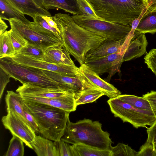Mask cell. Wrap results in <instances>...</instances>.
Wrapping results in <instances>:
<instances>
[{"instance_id": "obj_1", "label": "cell", "mask_w": 156, "mask_h": 156, "mask_svg": "<svg viewBox=\"0 0 156 156\" xmlns=\"http://www.w3.org/2000/svg\"><path fill=\"white\" fill-rule=\"evenodd\" d=\"M53 18L60 32L63 46L80 65L88 52L107 39L79 26L69 14L59 13Z\"/></svg>"}, {"instance_id": "obj_2", "label": "cell", "mask_w": 156, "mask_h": 156, "mask_svg": "<svg viewBox=\"0 0 156 156\" xmlns=\"http://www.w3.org/2000/svg\"><path fill=\"white\" fill-rule=\"evenodd\" d=\"M105 21L132 26L147 9L143 0H87Z\"/></svg>"}, {"instance_id": "obj_3", "label": "cell", "mask_w": 156, "mask_h": 156, "mask_svg": "<svg viewBox=\"0 0 156 156\" xmlns=\"http://www.w3.org/2000/svg\"><path fill=\"white\" fill-rule=\"evenodd\" d=\"M102 127L98 121L84 119L74 123L69 119L61 140L72 144H82L111 151L113 142L109 133L103 130Z\"/></svg>"}, {"instance_id": "obj_4", "label": "cell", "mask_w": 156, "mask_h": 156, "mask_svg": "<svg viewBox=\"0 0 156 156\" xmlns=\"http://www.w3.org/2000/svg\"><path fill=\"white\" fill-rule=\"evenodd\" d=\"M23 100L42 136L53 141L60 140L70 112L47 104Z\"/></svg>"}, {"instance_id": "obj_5", "label": "cell", "mask_w": 156, "mask_h": 156, "mask_svg": "<svg viewBox=\"0 0 156 156\" xmlns=\"http://www.w3.org/2000/svg\"><path fill=\"white\" fill-rule=\"evenodd\" d=\"M8 21L11 29L22 37L28 44L41 48L44 51L51 47L63 45L61 38L34 22L24 23L14 18Z\"/></svg>"}, {"instance_id": "obj_6", "label": "cell", "mask_w": 156, "mask_h": 156, "mask_svg": "<svg viewBox=\"0 0 156 156\" xmlns=\"http://www.w3.org/2000/svg\"><path fill=\"white\" fill-rule=\"evenodd\" d=\"M0 68L15 80L22 84L29 83L48 87H59L58 83L43 70L19 64L10 57L0 58Z\"/></svg>"}, {"instance_id": "obj_7", "label": "cell", "mask_w": 156, "mask_h": 156, "mask_svg": "<svg viewBox=\"0 0 156 156\" xmlns=\"http://www.w3.org/2000/svg\"><path fill=\"white\" fill-rule=\"evenodd\" d=\"M74 21L82 27L107 39L116 41L126 39L132 26L96 20L81 15H73Z\"/></svg>"}, {"instance_id": "obj_8", "label": "cell", "mask_w": 156, "mask_h": 156, "mask_svg": "<svg viewBox=\"0 0 156 156\" xmlns=\"http://www.w3.org/2000/svg\"><path fill=\"white\" fill-rule=\"evenodd\" d=\"M107 102L115 117L120 118L123 122L130 123L136 128H147L156 120L152 111L135 108L117 97L109 98Z\"/></svg>"}, {"instance_id": "obj_9", "label": "cell", "mask_w": 156, "mask_h": 156, "mask_svg": "<svg viewBox=\"0 0 156 156\" xmlns=\"http://www.w3.org/2000/svg\"><path fill=\"white\" fill-rule=\"evenodd\" d=\"M2 119V122L6 129L12 135L22 140L25 145L31 148L30 143L34 139L35 133L27 122L14 111L10 110Z\"/></svg>"}, {"instance_id": "obj_10", "label": "cell", "mask_w": 156, "mask_h": 156, "mask_svg": "<svg viewBox=\"0 0 156 156\" xmlns=\"http://www.w3.org/2000/svg\"><path fill=\"white\" fill-rule=\"evenodd\" d=\"M10 57L17 63L28 67L57 72L70 76H75L80 74L79 68L75 65L52 64L17 53Z\"/></svg>"}, {"instance_id": "obj_11", "label": "cell", "mask_w": 156, "mask_h": 156, "mask_svg": "<svg viewBox=\"0 0 156 156\" xmlns=\"http://www.w3.org/2000/svg\"><path fill=\"white\" fill-rule=\"evenodd\" d=\"M124 52L85 60L83 63L99 76L109 73L107 79L108 81L112 76L120 71Z\"/></svg>"}, {"instance_id": "obj_12", "label": "cell", "mask_w": 156, "mask_h": 156, "mask_svg": "<svg viewBox=\"0 0 156 156\" xmlns=\"http://www.w3.org/2000/svg\"><path fill=\"white\" fill-rule=\"evenodd\" d=\"M22 96H32L47 98H58L75 94L73 90L59 87H48L25 83L19 86L16 90Z\"/></svg>"}, {"instance_id": "obj_13", "label": "cell", "mask_w": 156, "mask_h": 156, "mask_svg": "<svg viewBox=\"0 0 156 156\" xmlns=\"http://www.w3.org/2000/svg\"><path fill=\"white\" fill-rule=\"evenodd\" d=\"M80 73L93 87L102 91L109 98L117 97L121 92L113 85L101 78L99 76L87 66L82 64L79 67Z\"/></svg>"}, {"instance_id": "obj_14", "label": "cell", "mask_w": 156, "mask_h": 156, "mask_svg": "<svg viewBox=\"0 0 156 156\" xmlns=\"http://www.w3.org/2000/svg\"><path fill=\"white\" fill-rule=\"evenodd\" d=\"M43 70L46 74L57 82L59 87L73 90L75 92L88 88L93 87L88 83L80 73L78 75L73 76Z\"/></svg>"}, {"instance_id": "obj_15", "label": "cell", "mask_w": 156, "mask_h": 156, "mask_svg": "<svg viewBox=\"0 0 156 156\" xmlns=\"http://www.w3.org/2000/svg\"><path fill=\"white\" fill-rule=\"evenodd\" d=\"M11 6L33 18L38 15L51 16L42 4V0H4Z\"/></svg>"}, {"instance_id": "obj_16", "label": "cell", "mask_w": 156, "mask_h": 156, "mask_svg": "<svg viewBox=\"0 0 156 156\" xmlns=\"http://www.w3.org/2000/svg\"><path fill=\"white\" fill-rule=\"evenodd\" d=\"M145 34L135 30L123 53V62L139 58L147 53L146 49L148 43Z\"/></svg>"}, {"instance_id": "obj_17", "label": "cell", "mask_w": 156, "mask_h": 156, "mask_svg": "<svg viewBox=\"0 0 156 156\" xmlns=\"http://www.w3.org/2000/svg\"><path fill=\"white\" fill-rule=\"evenodd\" d=\"M75 94L56 98L32 96L22 97L26 100L47 104L71 112L75 111L77 106L76 104Z\"/></svg>"}, {"instance_id": "obj_18", "label": "cell", "mask_w": 156, "mask_h": 156, "mask_svg": "<svg viewBox=\"0 0 156 156\" xmlns=\"http://www.w3.org/2000/svg\"><path fill=\"white\" fill-rule=\"evenodd\" d=\"M126 39L116 41L106 39L97 47L88 52L86 56L85 60L121 52Z\"/></svg>"}, {"instance_id": "obj_19", "label": "cell", "mask_w": 156, "mask_h": 156, "mask_svg": "<svg viewBox=\"0 0 156 156\" xmlns=\"http://www.w3.org/2000/svg\"><path fill=\"white\" fill-rule=\"evenodd\" d=\"M30 144L38 156H59L54 142L43 136L36 135L34 140Z\"/></svg>"}, {"instance_id": "obj_20", "label": "cell", "mask_w": 156, "mask_h": 156, "mask_svg": "<svg viewBox=\"0 0 156 156\" xmlns=\"http://www.w3.org/2000/svg\"><path fill=\"white\" fill-rule=\"evenodd\" d=\"M69 54L63 46L48 49L44 53V61L56 64L75 65Z\"/></svg>"}, {"instance_id": "obj_21", "label": "cell", "mask_w": 156, "mask_h": 156, "mask_svg": "<svg viewBox=\"0 0 156 156\" xmlns=\"http://www.w3.org/2000/svg\"><path fill=\"white\" fill-rule=\"evenodd\" d=\"M42 4L47 10L60 9L73 15H81L76 0H42Z\"/></svg>"}, {"instance_id": "obj_22", "label": "cell", "mask_w": 156, "mask_h": 156, "mask_svg": "<svg viewBox=\"0 0 156 156\" xmlns=\"http://www.w3.org/2000/svg\"><path fill=\"white\" fill-rule=\"evenodd\" d=\"M135 30L143 33L153 34L156 32V10L147 9L139 20Z\"/></svg>"}, {"instance_id": "obj_23", "label": "cell", "mask_w": 156, "mask_h": 156, "mask_svg": "<svg viewBox=\"0 0 156 156\" xmlns=\"http://www.w3.org/2000/svg\"><path fill=\"white\" fill-rule=\"evenodd\" d=\"M5 102L6 111L10 110L14 111L27 122L23 108V100L19 93L15 92L12 90L7 91L5 97Z\"/></svg>"}, {"instance_id": "obj_24", "label": "cell", "mask_w": 156, "mask_h": 156, "mask_svg": "<svg viewBox=\"0 0 156 156\" xmlns=\"http://www.w3.org/2000/svg\"><path fill=\"white\" fill-rule=\"evenodd\" d=\"M105 95L102 91L94 87L88 88L75 92L76 104L78 105L96 101Z\"/></svg>"}, {"instance_id": "obj_25", "label": "cell", "mask_w": 156, "mask_h": 156, "mask_svg": "<svg viewBox=\"0 0 156 156\" xmlns=\"http://www.w3.org/2000/svg\"><path fill=\"white\" fill-rule=\"evenodd\" d=\"M74 156H111V151L100 149L85 144H73Z\"/></svg>"}, {"instance_id": "obj_26", "label": "cell", "mask_w": 156, "mask_h": 156, "mask_svg": "<svg viewBox=\"0 0 156 156\" xmlns=\"http://www.w3.org/2000/svg\"><path fill=\"white\" fill-rule=\"evenodd\" d=\"M0 18L7 20L11 18L16 19L24 23L30 22L26 18L24 14L12 7L4 0H0Z\"/></svg>"}, {"instance_id": "obj_27", "label": "cell", "mask_w": 156, "mask_h": 156, "mask_svg": "<svg viewBox=\"0 0 156 156\" xmlns=\"http://www.w3.org/2000/svg\"><path fill=\"white\" fill-rule=\"evenodd\" d=\"M133 107L142 110L152 111L148 101L143 97L130 94H121L117 97Z\"/></svg>"}, {"instance_id": "obj_28", "label": "cell", "mask_w": 156, "mask_h": 156, "mask_svg": "<svg viewBox=\"0 0 156 156\" xmlns=\"http://www.w3.org/2000/svg\"><path fill=\"white\" fill-rule=\"evenodd\" d=\"M16 53L8 31L0 35V58L11 57Z\"/></svg>"}, {"instance_id": "obj_29", "label": "cell", "mask_w": 156, "mask_h": 156, "mask_svg": "<svg viewBox=\"0 0 156 156\" xmlns=\"http://www.w3.org/2000/svg\"><path fill=\"white\" fill-rule=\"evenodd\" d=\"M33 19L34 22L44 28L51 31L61 38L60 32L52 16L38 15L36 16Z\"/></svg>"}, {"instance_id": "obj_30", "label": "cell", "mask_w": 156, "mask_h": 156, "mask_svg": "<svg viewBox=\"0 0 156 156\" xmlns=\"http://www.w3.org/2000/svg\"><path fill=\"white\" fill-rule=\"evenodd\" d=\"M23 142L18 137L13 135L9 142L8 149L4 156H23L24 150Z\"/></svg>"}, {"instance_id": "obj_31", "label": "cell", "mask_w": 156, "mask_h": 156, "mask_svg": "<svg viewBox=\"0 0 156 156\" xmlns=\"http://www.w3.org/2000/svg\"><path fill=\"white\" fill-rule=\"evenodd\" d=\"M45 51L42 49L27 44L17 52L22 55L34 58L41 60H44Z\"/></svg>"}, {"instance_id": "obj_32", "label": "cell", "mask_w": 156, "mask_h": 156, "mask_svg": "<svg viewBox=\"0 0 156 156\" xmlns=\"http://www.w3.org/2000/svg\"><path fill=\"white\" fill-rule=\"evenodd\" d=\"M136 152L128 144L118 143L116 146H112L111 156H136Z\"/></svg>"}, {"instance_id": "obj_33", "label": "cell", "mask_w": 156, "mask_h": 156, "mask_svg": "<svg viewBox=\"0 0 156 156\" xmlns=\"http://www.w3.org/2000/svg\"><path fill=\"white\" fill-rule=\"evenodd\" d=\"M82 15L90 18L104 20L96 14L90 4L87 0H76Z\"/></svg>"}, {"instance_id": "obj_34", "label": "cell", "mask_w": 156, "mask_h": 156, "mask_svg": "<svg viewBox=\"0 0 156 156\" xmlns=\"http://www.w3.org/2000/svg\"><path fill=\"white\" fill-rule=\"evenodd\" d=\"M8 32L16 53H17L27 45V42L22 37L11 29Z\"/></svg>"}, {"instance_id": "obj_35", "label": "cell", "mask_w": 156, "mask_h": 156, "mask_svg": "<svg viewBox=\"0 0 156 156\" xmlns=\"http://www.w3.org/2000/svg\"><path fill=\"white\" fill-rule=\"evenodd\" d=\"M54 142L59 152V156H74L72 145L61 140Z\"/></svg>"}, {"instance_id": "obj_36", "label": "cell", "mask_w": 156, "mask_h": 156, "mask_svg": "<svg viewBox=\"0 0 156 156\" xmlns=\"http://www.w3.org/2000/svg\"><path fill=\"white\" fill-rule=\"evenodd\" d=\"M144 61L156 77V49H151L144 57Z\"/></svg>"}, {"instance_id": "obj_37", "label": "cell", "mask_w": 156, "mask_h": 156, "mask_svg": "<svg viewBox=\"0 0 156 156\" xmlns=\"http://www.w3.org/2000/svg\"><path fill=\"white\" fill-rule=\"evenodd\" d=\"M136 156H156L155 147L151 143L146 141L136 152Z\"/></svg>"}, {"instance_id": "obj_38", "label": "cell", "mask_w": 156, "mask_h": 156, "mask_svg": "<svg viewBox=\"0 0 156 156\" xmlns=\"http://www.w3.org/2000/svg\"><path fill=\"white\" fill-rule=\"evenodd\" d=\"M23 108L26 120L30 126L35 132H39L38 126L33 116L29 112L27 107L24 103H23Z\"/></svg>"}, {"instance_id": "obj_39", "label": "cell", "mask_w": 156, "mask_h": 156, "mask_svg": "<svg viewBox=\"0 0 156 156\" xmlns=\"http://www.w3.org/2000/svg\"><path fill=\"white\" fill-rule=\"evenodd\" d=\"M142 97L149 102L152 111L156 118V91L151 90L143 94Z\"/></svg>"}, {"instance_id": "obj_40", "label": "cell", "mask_w": 156, "mask_h": 156, "mask_svg": "<svg viewBox=\"0 0 156 156\" xmlns=\"http://www.w3.org/2000/svg\"><path fill=\"white\" fill-rule=\"evenodd\" d=\"M147 141L151 143L156 147V120L149 127L147 128Z\"/></svg>"}, {"instance_id": "obj_41", "label": "cell", "mask_w": 156, "mask_h": 156, "mask_svg": "<svg viewBox=\"0 0 156 156\" xmlns=\"http://www.w3.org/2000/svg\"><path fill=\"white\" fill-rule=\"evenodd\" d=\"M10 78L9 76L0 68V99L1 101L5 88L7 84L10 81Z\"/></svg>"}, {"instance_id": "obj_42", "label": "cell", "mask_w": 156, "mask_h": 156, "mask_svg": "<svg viewBox=\"0 0 156 156\" xmlns=\"http://www.w3.org/2000/svg\"><path fill=\"white\" fill-rule=\"evenodd\" d=\"M146 3L147 9L150 10H156V0H147Z\"/></svg>"}, {"instance_id": "obj_43", "label": "cell", "mask_w": 156, "mask_h": 156, "mask_svg": "<svg viewBox=\"0 0 156 156\" xmlns=\"http://www.w3.org/2000/svg\"><path fill=\"white\" fill-rule=\"evenodd\" d=\"M8 26L4 21L0 18V35L4 33L8 28Z\"/></svg>"}, {"instance_id": "obj_44", "label": "cell", "mask_w": 156, "mask_h": 156, "mask_svg": "<svg viewBox=\"0 0 156 156\" xmlns=\"http://www.w3.org/2000/svg\"><path fill=\"white\" fill-rule=\"evenodd\" d=\"M144 0L145 2V3H146L147 0Z\"/></svg>"}, {"instance_id": "obj_45", "label": "cell", "mask_w": 156, "mask_h": 156, "mask_svg": "<svg viewBox=\"0 0 156 156\" xmlns=\"http://www.w3.org/2000/svg\"><path fill=\"white\" fill-rule=\"evenodd\" d=\"M155 151H156V147H155Z\"/></svg>"}]
</instances>
